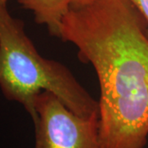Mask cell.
Listing matches in <instances>:
<instances>
[{"mask_svg": "<svg viewBox=\"0 0 148 148\" xmlns=\"http://www.w3.org/2000/svg\"><path fill=\"white\" fill-rule=\"evenodd\" d=\"M148 24L130 0L71 7L60 39L98 77L101 148H143L148 137Z\"/></svg>", "mask_w": 148, "mask_h": 148, "instance_id": "obj_1", "label": "cell"}, {"mask_svg": "<svg viewBox=\"0 0 148 148\" xmlns=\"http://www.w3.org/2000/svg\"><path fill=\"white\" fill-rule=\"evenodd\" d=\"M94 0H71V7H82L89 4Z\"/></svg>", "mask_w": 148, "mask_h": 148, "instance_id": "obj_6", "label": "cell"}, {"mask_svg": "<svg viewBox=\"0 0 148 148\" xmlns=\"http://www.w3.org/2000/svg\"><path fill=\"white\" fill-rule=\"evenodd\" d=\"M36 110L35 148H101L99 114L79 116L49 91L37 96Z\"/></svg>", "mask_w": 148, "mask_h": 148, "instance_id": "obj_3", "label": "cell"}, {"mask_svg": "<svg viewBox=\"0 0 148 148\" xmlns=\"http://www.w3.org/2000/svg\"><path fill=\"white\" fill-rule=\"evenodd\" d=\"M0 88L9 101L21 104L36 124V102L49 91L76 114H99V103L59 62L43 58L24 31L21 20L12 17L7 5H0Z\"/></svg>", "mask_w": 148, "mask_h": 148, "instance_id": "obj_2", "label": "cell"}, {"mask_svg": "<svg viewBox=\"0 0 148 148\" xmlns=\"http://www.w3.org/2000/svg\"><path fill=\"white\" fill-rule=\"evenodd\" d=\"M144 16L148 24V0H130ZM148 34V27H147Z\"/></svg>", "mask_w": 148, "mask_h": 148, "instance_id": "obj_5", "label": "cell"}, {"mask_svg": "<svg viewBox=\"0 0 148 148\" xmlns=\"http://www.w3.org/2000/svg\"><path fill=\"white\" fill-rule=\"evenodd\" d=\"M8 0H0V5H7Z\"/></svg>", "mask_w": 148, "mask_h": 148, "instance_id": "obj_7", "label": "cell"}, {"mask_svg": "<svg viewBox=\"0 0 148 148\" xmlns=\"http://www.w3.org/2000/svg\"><path fill=\"white\" fill-rule=\"evenodd\" d=\"M24 8L32 11L38 24L45 25L49 33L60 37L64 17L71 8V0H17Z\"/></svg>", "mask_w": 148, "mask_h": 148, "instance_id": "obj_4", "label": "cell"}]
</instances>
